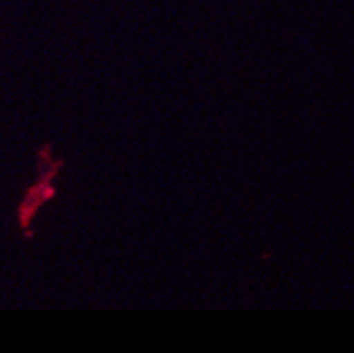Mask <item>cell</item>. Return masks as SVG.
<instances>
[{"mask_svg": "<svg viewBox=\"0 0 354 353\" xmlns=\"http://www.w3.org/2000/svg\"><path fill=\"white\" fill-rule=\"evenodd\" d=\"M50 150L52 146L45 144L41 151H39V168H41V174H39L38 182L28 190L26 197H24L23 204L19 206V225L24 230L26 237L30 239V225L32 216L36 215L39 206H43L45 203L52 201L55 197V187H53V179L59 175L60 167H64V160L53 161L50 156Z\"/></svg>", "mask_w": 354, "mask_h": 353, "instance_id": "cell-1", "label": "cell"}]
</instances>
